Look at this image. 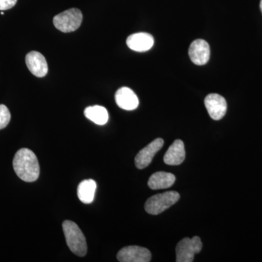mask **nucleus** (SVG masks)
Listing matches in <instances>:
<instances>
[{
    "label": "nucleus",
    "mask_w": 262,
    "mask_h": 262,
    "mask_svg": "<svg viewBox=\"0 0 262 262\" xmlns=\"http://www.w3.org/2000/svg\"><path fill=\"white\" fill-rule=\"evenodd\" d=\"M13 165L15 173L24 182H34L39 178V162L32 150L19 149L13 158Z\"/></svg>",
    "instance_id": "f257e3e1"
},
{
    "label": "nucleus",
    "mask_w": 262,
    "mask_h": 262,
    "mask_svg": "<svg viewBox=\"0 0 262 262\" xmlns=\"http://www.w3.org/2000/svg\"><path fill=\"white\" fill-rule=\"evenodd\" d=\"M62 227L67 246L71 251L81 257L85 256L88 251L87 242L80 227L70 220L64 221Z\"/></svg>",
    "instance_id": "f03ea898"
},
{
    "label": "nucleus",
    "mask_w": 262,
    "mask_h": 262,
    "mask_svg": "<svg viewBox=\"0 0 262 262\" xmlns=\"http://www.w3.org/2000/svg\"><path fill=\"white\" fill-rule=\"evenodd\" d=\"M179 198H180V194L175 191L155 194L146 201L144 208L149 214H160L177 203Z\"/></svg>",
    "instance_id": "7ed1b4c3"
},
{
    "label": "nucleus",
    "mask_w": 262,
    "mask_h": 262,
    "mask_svg": "<svg viewBox=\"0 0 262 262\" xmlns=\"http://www.w3.org/2000/svg\"><path fill=\"white\" fill-rule=\"evenodd\" d=\"M82 22V13L77 8L66 10L53 18V24L63 33L75 32Z\"/></svg>",
    "instance_id": "20e7f679"
},
{
    "label": "nucleus",
    "mask_w": 262,
    "mask_h": 262,
    "mask_svg": "<svg viewBox=\"0 0 262 262\" xmlns=\"http://www.w3.org/2000/svg\"><path fill=\"white\" fill-rule=\"evenodd\" d=\"M203 244L198 236L192 238H184L179 243L176 248L177 262H192L194 254L201 252Z\"/></svg>",
    "instance_id": "39448f33"
},
{
    "label": "nucleus",
    "mask_w": 262,
    "mask_h": 262,
    "mask_svg": "<svg viewBox=\"0 0 262 262\" xmlns=\"http://www.w3.org/2000/svg\"><path fill=\"white\" fill-rule=\"evenodd\" d=\"M117 258L120 262H149L151 259V253L147 248L130 246L122 248Z\"/></svg>",
    "instance_id": "423d86ee"
},
{
    "label": "nucleus",
    "mask_w": 262,
    "mask_h": 262,
    "mask_svg": "<svg viewBox=\"0 0 262 262\" xmlns=\"http://www.w3.org/2000/svg\"><path fill=\"white\" fill-rule=\"evenodd\" d=\"M205 105L208 115L213 120H222L227 113V103L223 96L216 94L208 95L205 98Z\"/></svg>",
    "instance_id": "0eeeda50"
},
{
    "label": "nucleus",
    "mask_w": 262,
    "mask_h": 262,
    "mask_svg": "<svg viewBox=\"0 0 262 262\" xmlns=\"http://www.w3.org/2000/svg\"><path fill=\"white\" fill-rule=\"evenodd\" d=\"M163 145V139L158 138V139L151 141L144 149H141L136 156L135 164L136 168L139 169L146 168L152 161L155 155L162 149Z\"/></svg>",
    "instance_id": "6e6552de"
},
{
    "label": "nucleus",
    "mask_w": 262,
    "mask_h": 262,
    "mask_svg": "<svg viewBox=\"0 0 262 262\" xmlns=\"http://www.w3.org/2000/svg\"><path fill=\"white\" fill-rule=\"evenodd\" d=\"M189 56L194 64H206L211 56L209 45L203 39H196L189 46Z\"/></svg>",
    "instance_id": "1a4fd4ad"
},
{
    "label": "nucleus",
    "mask_w": 262,
    "mask_h": 262,
    "mask_svg": "<svg viewBox=\"0 0 262 262\" xmlns=\"http://www.w3.org/2000/svg\"><path fill=\"white\" fill-rule=\"evenodd\" d=\"M27 68L32 75L37 77H44L48 72V63L42 54L37 51H32L26 56Z\"/></svg>",
    "instance_id": "9d476101"
},
{
    "label": "nucleus",
    "mask_w": 262,
    "mask_h": 262,
    "mask_svg": "<svg viewBox=\"0 0 262 262\" xmlns=\"http://www.w3.org/2000/svg\"><path fill=\"white\" fill-rule=\"evenodd\" d=\"M126 43L127 46L132 51L145 52L152 48L154 38L148 33H136L127 37Z\"/></svg>",
    "instance_id": "9b49d317"
},
{
    "label": "nucleus",
    "mask_w": 262,
    "mask_h": 262,
    "mask_svg": "<svg viewBox=\"0 0 262 262\" xmlns=\"http://www.w3.org/2000/svg\"><path fill=\"white\" fill-rule=\"evenodd\" d=\"M115 101L119 107L131 111L136 110L139 104V98L130 89L122 87L115 94Z\"/></svg>",
    "instance_id": "f8f14e48"
},
{
    "label": "nucleus",
    "mask_w": 262,
    "mask_h": 262,
    "mask_svg": "<svg viewBox=\"0 0 262 262\" xmlns=\"http://www.w3.org/2000/svg\"><path fill=\"white\" fill-rule=\"evenodd\" d=\"M186 152L184 142L177 139L168 148L164 156V163L168 165H181L185 159Z\"/></svg>",
    "instance_id": "ddd939ff"
},
{
    "label": "nucleus",
    "mask_w": 262,
    "mask_h": 262,
    "mask_svg": "<svg viewBox=\"0 0 262 262\" xmlns=\"http://www.w3.org/2000/svg\"><path fill=\"white\" fill-rule=\"evenodd\" d=\"M176 182V177L173 174L167 172H156L150 177L148 186L151 189H168L173 186Z\"/></svg>",
    "instance_id": "4468645a"
},
{
    "label": "nucleus",
    "mask_w": 262,
    "mask_h": 262,
    "mask_svg": "<svg viewBox=\"0 0 262 262\" xmlns=\"http://www.w3.org/2000/svg\"><path fill=\"white\" fill-rule=\"evenodd\" d=\"M97 184L93 179H86L80 183L77 188V196L84 204H90L94 200Z\"/></svg>",
    "instance_id": "2eb2a0df"
},
{
    "label": "nucleus",
    "mask_w": 262,
    "mask_h": 262,
    "mask_svg": "<svg viewBox=\"0 0 262 262\" xmlns=\"http://www.w3.org/2000/svg\"><path fill=\"white\" fill-rule=\"evenodd\" d=\"M84 116L89 120L94 122L97 125H105L108 120V114L107 110L103 106H89L84 110Z\"/></svg>",
    "instance_id": "dca6fc26"
},
{
    "label": "nucleus",
    "mask_w": 262,
    "mask_h": 262,
    "mask_svg": "<svg viewBox=\"0 0 262 262\" xmlns=\"http://www.w3.org/2000/svg\"><path fill=\"white\" fill-rule=\"evenodd\" d=\"M11 115L9 110L4 104H0V130L9 124Z\"/></svg>",
    "instance_id": "f3484780"
},
{
    "label": "nucleus",
    "mask_w": 262,
    "mask_h": 262,
    "mask_svg": "<svg viewBox=\"0 0 262 262\" xmlns=\"http://www.w3.org/2000/svg\"><path fill=\"white\" fill-rule=\"evenodd\" d=\"M18 0H0V10L11 9L15 6Z\"/></svg>",
    "instance_id": "a211bd4d"
},
{
    "label": "nucleus",
    "mask_w": 262,
    "mask_h": 262,
    "mask_svg": "<svg viewBox=\"0 0 262 262\" xmlns=\"http://www.w3.org/2000/svg\"><path fill=\"white\" fill-rule=\"evenodd\" d=\"M260 8H261V10L262 12V0H261V3H260Z\"/></svg>",
    "instance_id": "6ab92c4d"
},
{
    "label": "nucleus",
    "mask_w": 262,
    "mask_h": 262,
    "mask_svg": "<svg viewBox=\"0 0 262 262\" xmlns=\"http://www.w3.org/2000/svg\"><path fill=\"white\" fill-rule=\"evenodd\" d=\"M1 15H4V13H3V12H1Z\"/></svg>",
    "instance_id": "aec40b11"
}]
</instances>
